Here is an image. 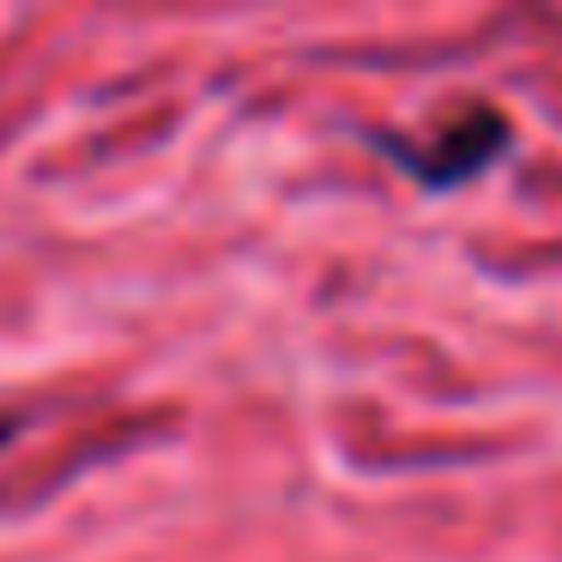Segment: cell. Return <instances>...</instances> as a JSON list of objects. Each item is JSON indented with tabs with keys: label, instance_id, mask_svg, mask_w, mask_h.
<instances>
[{
	"label": "cell",
	"instance_id": "6da1fadb",
	"mask_svg": "<svg viewBox=\"0 0 562 562\" xmlns=\"http://www.w3.org/2000/svg\"><path fill=\"white\" fill-rule=\"evenodd\" d=\"M405 158V170L417 176L424 188H453V182H472L477 170L508 151V122L496 110H465L460 122H448L429 146H393Z\"/></svg>",
	"mask_w": 562,
	"mask_h": 562
},
{
	"label": "cell",
	"instance_id": "7a4b0ae2",
	"mask_svg": "<svg viewBox=\"0 0 562 562\" xmlns=\"http://www.w3.org/2000/svg\"><path fill=\"white\" fill-rule=\"evenodd\" d=\"M7 429H13V424H0V441H7Z\"/></svg>",
	"mask_w": 562,
	"mask_h": 562
}]
</instances>
